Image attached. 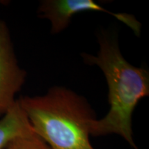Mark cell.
I'll use <instances>...</instances> for the list:
<instances>
[{"instance_id": "cell-1", "label": "cell", "mask_w": 149, "mask_h": 149, "mask_svg": "<svg viewBox=\"0 0 149 149\" xmlns=\"http://www.w3.org/2000/svg\"><path fill=\"white\" fill-rule=\"evenodd\" d=\"M97 40L100 50L96 55L84 53L81 56L86 64L99 67L104 74L110 109L102 119L93 121L91 135L115 134L138 149L133 137L132 116L139 102L149 95V72L124 58L117 37L113 33L100 31Z\"/></svg>"}, {"instance_id": "cell-6", "label": "cell", "mask_w": 149, "mask_h": 149, "mask_svg": "<svg viewBox=\"0 0 149 149\" xmlns=\"http://www.w3.org/2000/svg\"><path fill=\"white\" fill-rule=\"evenodd\" d=\"M3 149H51L35 133L31 134L11 141Z\"/></svg>"}, {"instance_id": "cell-4", "label": "cell", "mask_w": 149, "mask_h": 149, "mask_svg": "<svg viewBox=\"0 0 149 149\" xmlns=\"http://www.w3.org/2000/svg\"><path fill=\"white\" fill-rule=\"evenodd\" d=\"M26 76L18 62L8 26L0 19V117L15 104Z\"/></svg>"}, {"instance_id": "cell-3", "label": "cell", "mask_w": 149, "mask_h": 149, "mask_svg": "<svg viewBox=\"0 0 149 149\" xmlns=\"http://www.w3.org/2000/svg\"><path fill=\"white\" fill-rule=\"evenodd\" d=\"M85 11L105 13L127 26L136 36L141 34V24L133 15L111 12L93 0H44L40 3L37 14L50 22L51 33L58 34L68 27L74 15Z\"/></svg>"}, {"instance_id": "cell-2", "label": "cell", "mask_w": 149, "mask_h": 149, "mask_svg": "<svg viewBox=\"0 0 149 149\" xmlns=\"http://www.w3.org/2000/svg\"><path fill=\"white\" fill-rule=\"evenodd\" d=\"M18 101L33 131L51 149H95L90 137L95 115L83 96L56 86L42 95Z\"/></svg>"}, {"instance_id": "cell-5", "label": "cell", "mask_w": 149, "mask_h": 149, "mask_svg": "<svg viewBox=\"0 0 149 149\" xmlns=\"http://www.w3.org/2000/svg\"><path fill=\"white\" fill-rule=\"evenodd\" d=\"M33 133L35 132L17 99L13 107L0 117V149L17 137Z\"/></svg>"}]
</instances>
